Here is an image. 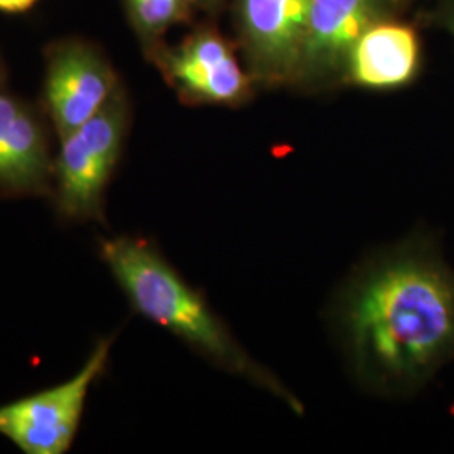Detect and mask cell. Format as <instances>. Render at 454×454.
Here are the masks:
<instances>
[{
  "instance_id": "1",
  "label": "cell",
  "mask_w": 454,
  "mask_h": 454,
  "mask_svg": "<svg viewBox=\"0 0 454 454\" xmlns=\"http://www.w3.org/2000/svg\"><path fill=\"white\" fill-rule=\"evenodd\" d=\"M354 379L382 397H409L454 360V270L429 232L360 264L332 309Z\"/></svg>"
},
{
  "instance_id": "2",
  "label": "cell",
  "mask_w": 454,
  "mask_h": 454,
  "mask_svg": "<svg viewBox=\"0 0 454 454\" xmlns=\"http://www.w3.org/2000/svg\"><path fill=\"white\" fill-rule=\"evenodd\" d=\"M99 253L137 313L168 330L212 365L266 390L294 412H303L301 401L244 350L204 294L192 288L153 244L120 236L101 241Z\"/></svg>"
},
{
  "instance_id": "3",
  "label": "cell",
  "mask_w": 454,
  "mask_h": 454,
  "mask_svg": "<svg viewBox=\"0 0 454 454\" xmlns=\"http://www.w3.org/2000/svg\"><path fill=\"white\" fill-rule=\"evenodd\" d=\"M129 101L120 88L80 129L61 140L54 165L58 209L74 221L101 219L103 199L129 129Z\"/></svg>"
},
{
  "instance_id": "4",
  "label": "cell",
  "mask_w": 454,
  "mask_h": 454,
  "mask_svg": "<svg viewBox=\"0 0 454 454\" xmlns=\"http://www.w3.org/2000/svg\"><path fill=\"white\" fill-rule=\"evenodd\" d=\"M236 43L212 26H202L177 46L157 44L145 51L165 82L189 106L238 108L260 88L238 56Z\"/></svg>"
},
{
  "instance_id": "5",
  "label": "cell",
  "mask_w": 454,
  "mask_h": 454,
  "mask_svg": "<svg viewBox=\"0 0 454 454\" xmlns=\"http://www.w3.org/2000/svg\"><path fill=\"white\" fill-rule=\"evenodd\" d=\"M112 340L98 341L82 371L56 387L0 406V436L26 454H65L82 424L90 387L106 369Z\"/></svg>"
},
{
  "instance_id": "6",
  "label": "cell",
  "mask_w": 454,
  "mask_h": 454,
  "mask_svg": "<svg viewBox=\"0 0 454 454\" xmlns=\"http://www.w3.org/2000/svg\"><path fill=\"white\" fill-rule=\"evenodd\" d=\"M236 46L258 86L296 88L309 0H234Z\"/></svg>"
},
{
  "instance_id": "7",
  "label": "cell",
  "mask_w": 454,
  "mask_h": 454,
  "mask_svg": "<svg viewBox=\"0 0 454 454\" xmlns=\"http://www.w3.org/2000/svg\"><path fill=\"white\" fill-rule=\"evenodd\" d=\"M412 0H309V26L296 90L322 93L343 80L352 44L372 22L407 14Z\"/></svg>"
},
{
  "instance_id": "8",
  "label": "cell",
  "mask_w": 454,
  "mask_h": 454,
  "mask_svg": "<svg viewBox=\"0 0 454 454\" xmlns=\"http://www.w3.org/2000/svg\"><path fill=\"white\" fill-rule=\"evenodd\" d=\"M120 88L114 67L93 46L67 41L49 51L44 98L61 140L93 118Z\"/></svg>"
},
{
  "instance_id": "9",
  "label": "cell",
  "mask_w": 454,
  "mask_h": 454,
  "mask_svg": "<svg viewBox=\"0 0 454 454\" xmlns=\"http://www.w3.org/2000/svg\"><path fill=\"white\" fill-rule=\"evenodd\" d=\"M424 67L419 17L392 14L372 22L347 54L343 86L395 91L418 82Z\"/></svg>"
},
{
  "instance_id": "10",
  "label": "cell",
  "mask_w": 454,
  "mask_h": 454,
  "mask_svg": "<svg viewBox=\"0 0 454 454\" xmlns=\"http://www.w3.org/2000/svg\"><path fill=\"white\" fill-rule=\"evenodd\" d=\"M46 135L39 118L0 91V192H41L48 184Z\"/></svg>"
},
{
  "instance_id": "11",
  "label": "cell",
  "mask_w": 454,
  "mask_h": 454,
  "mask_svg": "<svg viewBox=\"0 0 454 454\" xmlns=\"http://www.w3.org/2000/svg\"><path fill=\"white\" fill-rule=\"evenodd\" d=\"M125 5L145 51L163 43L170 27L191 22L199 9L195 0H125Z\"/></svg>"
},
{
  "instance_id": "12",
  "label": "cell",
  "mask_w": 454,
  "mask_h": 454,
  "mask_svg": "<svg viewBox=\"0 0 454 454\" xmlns=\"http://www.w3.org/2000/svg\"><path fill=\"white\" fill-rule=\"evenodd\" d=\"M419 20L444 29L454 39V0H434L429 11H424Z\"/></svg>"
},
{
  "instance_id": "13",
  "label": "cell",
  "mask_w": 454,
  "mask_h": 454,
  "mask_svg": "<svg viewBox=\"0 0 454 454\" xmlns=\"http://www.w3.org/2000/svg\"><path fill=\"white\" fill-rule=\"evenodd\" d=\"M35 0H0V11L5 12H22L29 9Z\"/></svg>"
},
{
  "instance_id": "14",
  "label": "cell",
  "mask_w": 454,
  "mask_h": 454,
  "mask_svg": "<svg viewBox=\"0 0 454 454\" xmlns=\"http://www.w3.org/2000/svg\"><path fill=\"white\" fill-rule=\"evenodd\" d=\"M224 2H226V0H195L197 7H199L200 11H204V12L211 14V16L219 14V11L223 9Z\"/></svg>"
},
{
  "instance_id": "15",
  "label": "cell",
  "mask_w": 454,
  "mask_h": 454,
  "mask_svg": "<svg viewBox=\"0 0 454 454\" xmlns=\"http://www.w3.org/2000/svg\"><path fill=\"white\" fill-rule=\"evenodd\" d=\"M0 74H2V69H0Z\"/></svg>"
}]
</instances>
